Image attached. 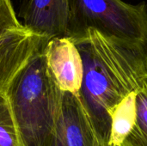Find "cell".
Instances as JSON below:
<instances>
[{"mask_svg":"<svg viewBox=\"0 0 147 146\" xmlns=\"http://www.w3.org/2000/svg\"><path fill=\"white\" fill-rule=\"evenodd\" d=\"M84 65L78 96L101 146L110 137L111 114L129 94L147 83V42H131L90 28L71 39Z\"/></svg>","mask_w":147,"mask_h":146,"instance_id":"obj_1","label":"cell"},{"mask_svg":"<svg viewBox=\"0 0 147 146\" xmlns=\"http://www.w3.org/2000/svg\"><path fill=\"white\" fill-rule=\"evenodd\" d=\"M44 47L20 71L5 94L22 146H49L61 111L64 92L47 68Z\"/></svg>","mask_w":147,"mask_h":146,"instance_id":"obj_2","label":"cell"},{"mask_svg":"<svg viewBox=\"0 0 147 146\" xmlns=\"http://www.w3.org/2000/svg\"><path fill=\"white\" fill-rule=\"evenodd\" d=\"M69 35L72 39L95 29L131 42H147V3L122 0H69Z\"/></svg>","mask_w":147,"mask_h":146,"instance_id":"obj_3","label":"cell"},{"mask_svg":"<svg viewBox=\"0 0 147 146\" xmlns=\"http://www.w3.org/2000/svg\"><path fill=\"white\" fill-rule=\"evenodd\" d=\"M48 39L24 27L0 35V96H4L16 76Z\"/></svg>","mask_w":147,"mask_h":146,"instance_id":"obj_4","label":"cell"},{"mask_svg":"<svg viewBox=\"0 0 147 146\" xmlns=\"http://www.w3.org/2000/svg\"><path fill=\"white\" fill-rule=\"evenodd\" d=\"M43 54L47 68L58 88L64 93L78 96L84 77V65L73 41L70 38L50 39Z\"/></svg>","mask_w":147,"mask_h":146,"instance_id":"obj_5","label":"cell"},{"mask_svg":"<svg viewBox=\"0 0 147 146\" xmlns=\"http://www.w3.org/2000/svg\"><path fill=\"white\" fill-rule=\"evenodd\" d=\"M49 146H101L78 95L64 93L61 111Z\"/></svg>","mask_w":147,"mask_h":146,"instance_id":"obj_6","label":"cell"},{"mask_svg":"<svg viewBox=\"0 0 147 146\" xmlns=\"http://www.w3.org/2000/svg\"><path fill=\"white\" fill-rule=\"evenodd\" d=\"M20 15L28 31L48 40L68 38L69 0H28Z\"/></svg>","mask_w":147,"mask_h":146,"instance_id":"obj_7","label":"cell"},{"mask_svg":"<svg viewBox=\"0 0 147 146\" xmlns=\"http://www.w3.org/2000/svg\"><path fill=\"white\" fill-rule=\"evenodd\" d=\"M137 92L129 94L112 112L110 137L108 145H123L126 138L132 131L136 120Z\"/></svg>","mask_w":147,"mask_h":146,"instance_id":"obj_8","label":"cell"},{"mask_svg":"<svg viewBox=\"0 0 147 146\" xmlns=\"http://www.w3.org/2000/svg\"><path fill=\"white\" fill-rule=\"evenodd\" d=\"M123 146H147V83L136 95V120Z\"/></svg>","mask_w":147,"mask_h":146,"instance_id":"obj_9","label":"cell"},{"mask_svg":"<svg viewBox=\"0 0 147 146\" xmlns=\"http://www.w3.org/2000/svg\"><path fill=\"white\" fill-rule=\"evenodd\" d=\"M0 146H22L7 97L0 96Z\"/></svg>","mask_w":147,"mask_h":146,"instance_id":"obj_10","label":"cell"},{"mask_svg":"<svg viewBox=\"0 0 147 146\" xmlns=\"http://www.w3.org/2000/svg\"><path fill=\"white\" fill-rule=\"evenodd\" d=\"M22 27L16 17L10 0H0V35Z\"/></svg>","mask_w":147,"mask_h":146,"instance_id":"obj_11","label":"cell"},{"mask_svg":"<svg viewBox=\"0 0 147 146\" xmlns=\"http://www.w3.org/2000/svg\"><path fill=\"white\" fill-rule=\"evenodd\" d=\"M107 146H113V145H107ZM120 146H123V145H120Z\"/></svg>","mask_w":147,"mask_h":146,"instance_id":"obj_12","label":"cell"}]
</instances>
